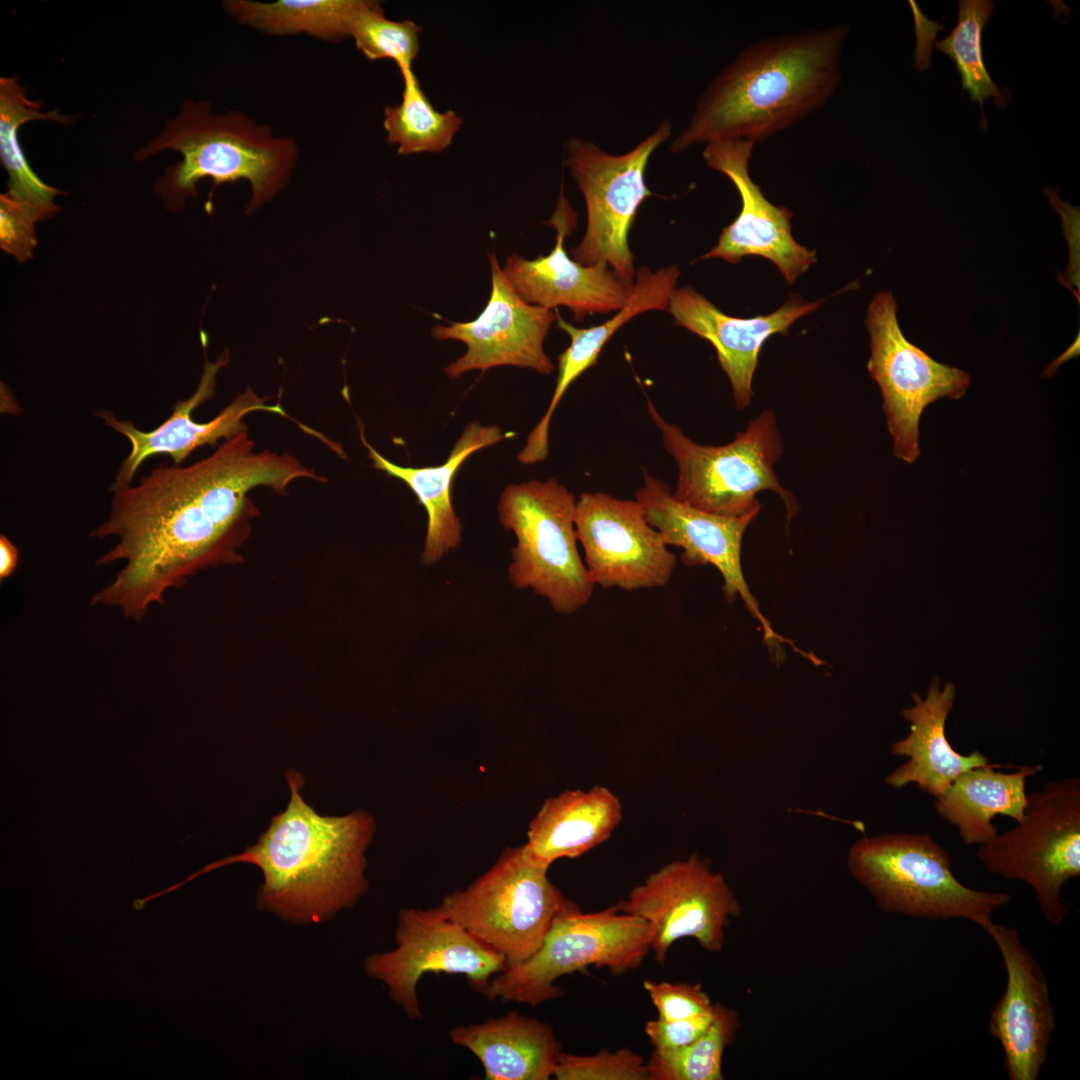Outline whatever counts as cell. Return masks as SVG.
Segmentation results:
<instances>
[{"label":"cell","mask_w":1080,"mask_h":1080,"mask_svg":"<svg viewBox=\"0 0 1080 1080\" xmlns=\"http://www.w3.org/2000/svg\"><path fill=\"white\" fill-rule=\"evenodd\" d=\"M326 479L295 456L255 451L248 430L190 465H160L138 483L111 491L107 518L92 537L116 538L97 566L123 561L92 605L119 608L142 620L165 592L197 570L230 562L257 512L247 495L259 486L285 493L295 480Z\"/></svg>","instance_id":"obj_1"},{"label":"cell","mask_w":1080,"mask_h":1080,"mask_svg":"<svg viewBox=\"0 0 1080 1080\" xmlns=\"http://www.w3.org/2000/svg\"><path fill=\"white\" fill-rule=\"evenodd\" d=\"M848 30L807 29L745 47L706 86L670 152L721 140L760 143L823 107L841 82Z\"/></svg>","instance_id":"obj_2"},{"label":"cell","mask_w":1080,"mask_h":1080,"mask_svg":"<svg viewBox=\"0 0 1080 1080\" xmlns=\"http://www.w3.org/2000/svg\"><path fill=\"white\" fill-rule=\"evenodd\" d=\"M290 800L243 853L211 864L249 862L263 875L257 907L292 924L327 921L368 889L365 852L375 819L364 810L324 816L304 800L302 775L286 772Z\"/></svg>","instance_id":"obj_3"},{"label":"cell","mask_w":1080,"mask_h":1080,"mask_svg":"<svg viewBox=\"0 0 1080 1080\" xmlns=\"http://www.w3.org/2000/svg\"><path fill=\"white\" fill-rule=\"evenodd\" d=\"M168 149L179 152L182 160L171 166L162 180L166 196L180 200L195 194V186L203 178H211L213 188L245 179L252 188L247 213L286 184L299 155L293 139L274 136L269 126L237 111L215 114L210 102L192 100H186L163 131L135 157L142 160Z\"/></svg>","instance_id":"obj_4"},{"label":"cell","mask_w":1080,"mask_h":1080,"mask_svg":"<svg viewBox=\"0 0 1080 1080\" xmlns=\"http://www.w3.org/2000/svg\"><path fill=\"white\" fill-rule=\"evenodd\" d=\"M951 866L947 851L927 833L865 836L847 856L851 876L883 912L927 920L961 918L987 928L992 913L1011 896L969 888Z\"/></svg>","instance_id":"obj_5"},{"label":"cell","mask_w":1080,"mask_h":1080,"mask_svg":"<svg viewBox=\"0 0 1080 1080\" xmlns=\"http://www.w3.org/2000/svg\"><path fill=\"white\" fill-rule=\"evenodd\" d=\"M576 502L567 487L550 478L508 485L497 506L499 522L516 537L511 585L530 589L562 615L585 607L595 588L577 547Z\"/></svg>","instance_id":"obj_6"},{"label":"cell","mask_w":1080,"mask_h":1080,"mask_svg":"<svg viewBox=\"0 0 1080 1080\" xmlns=\"http://www.w3.org/2000/svg\"><path fill=\"white\" fill-rule=\"evenodd\" d=\"M648 411L661 433L666 452L678 467L673 496L697 509L724 516L758 514L757 494L771 490L783 500L788 519L797 510L794 496L774 473L783 452L776 417L765 410L728 444L700 445L681 428L667 422L647 400Z\"/></svg>","instance_id":"obj_7"},{"label":"cell","mask_w":1080,"mask_h":1080,"mask_svg":"<svg viewBox=\"0 0 1080 1080\" xmlns=\"http://www.w3.org/2000/svg\"><path fill=\"white\" fill-rule=\"evenodd\" d=\"M549 868L506 848L483 875L445 895L435 908L501 954L507 967L533 955L555 920L579 911L549 880Z\"/></svg>","instance_id":"obj_8"},{"label":"cell","mask_w":1080,"mask_h":1080,"mask_svg":"<svg viewBox=\"0 0 1080 1080\" xmlns=\"http://www.w3.org/2000/svg\"><path fill=\"white\" fill-rule=\"evenodd\" d=\"M976 855L990 873L1028 884L1043 916L1062 924L1069 914L1062 888L1080 876V779L1048 781L1027 794L1017 826L980 845Z\"/></svg>","instance_id":"obj_9"},{"label":"cell","mask_w":1080,"mask_h":1080,"mask_svg":"<svg viewBox=\"0 0 1080 1080\" xmlns=\"http://www.w3.org/2000/svg\"><path fill=\"white\" fill-rule=\"evenodd\" d=\"M650 950L642 918L617 905L596 913L575 911L557 918L538 950L493 976L482 994L535 1007L561 996L554 982L563 975L591 965L624 974L639 967Z\"/></svg>","instance_id":"obj_10"},{"label":"cell","mask_w":1080,"mask_h":1080,"mask_svg":"<svg viewBox=\"0 0 1080 1080\" xmlns=\"http://www.w3.org/2000/svg\"><path fill=\"white\" fill-rule=\"evenodd\" d=\"M672 129V123L664 119L649 136L620 155L610 154L590 140L567 141L565 163L587 208L586 232L570 250L575 261L584 266H609L624 282L634 284L628 233L640 205L653 195L645 183L648 161L670 138Z\"/></svg>","instance_id":"obj_11"},{"label":"cell","mask_w":1080,"mask_h":1080,"mask_svg":"<svg viewBox=\"0 0 1080 1080\" xmlns=\"http://www.w3.org/2000/svg\"><path fill=\"white\" fill-rule=\"evenodd\" d=\"M865 323L871 339L867 369L881 389L893 452L912 464L920 453L919 421L925 408L943 397L960 399L971 378L966 371L935 361L904 337L890 292L874 297Z\"/></svg>","instance_id":"obj_12"},{"label":"cell","mask_w":1080,"mask_h":1080,"mask_svg":"<svg viewBox=\"0 0 1080 1080\" xmlns=\"http://www.w3.org/2000/svg\"><path fill=\"white\" fill-rule=\"evenodd\" d=\"M395 943L391 950L368 955L363 969L385 985L388 997L413 1020L422 1017L417 985L423 975H465L471 988L483 993L492 977L507 968L501 954L435 907L401 909Z\"/></svg>","instance_id":"obj_13"},{"label":"cell","mask_w":1080,"mask_h":1080,"mask_svg":"<svg viewBox=\"0 0 1080 1080\" xmlns=\"http://www.w3.org/2000/svg\"><path fill=\"white\" fill-rule=\"evenodd\" d=\"M617 907L646 922L650 949L660 965L672 944L684 937L696 939L709 952H720L726 928L741 913L724 877L697 854L661 867Z\"/></svg>","instance_id":"obj_14"},{"label":"cell","mask_w":1080,"mask_h":1080,"mask_svg":"<svg viewBox=\"0 0 1080 1080\" xmlns=\"http://www.w3.org/2000/svg\"><path fill=\"white\" fill-rule=\"evenodd\" d=\"M574 524L594 586L632 592L670 582L676 556L636 500L584 492L576 502Z\"/></svg>","instance_id":"obj_15"},{"label":"cell","mask_w":1080,"mask_h":1080,"mask_svg":"<svg viewBox=\"0 0 1080 1080\" xmlns=\"http://www.w3.org/2000/svg\"><path fill=\"white\" fill-rule=\"evenodd\" d=\"M644 484L635 493L647 522L657 529L668 546L683 550L685 566L713 565L723 577V593L728 602L739 596L759 622L769 646L793 645L776 633L761 613L745 581L741 565L744 532L758 514L740 517L706 512L677 500L669 485L643 472Z\"/></svg>","instance_id":"obj_16"},{"label":"cell","mask_w":1080,"mask_h":1080,"mask_svg":"<svg viewBox=\"0 0 1080 1080\" xmlns=\"http://www.w3.org/2000/svg\"><path fill=\"white\" fill-rule=\"evenodd\" d=\"M492 289L481 314L470 322L436 325V340H457L466 344V353L449 364L450 379L472 371L499 366L529 368L549 375L555 370L543 344L557 311L524 302L510 286L495 254H489Z\"/></svg>","instance_id":"obj_17"},{"label":"cell","mask_w":1080,"mask_h":1080,"mask_svg":"<svg viewBox=\"0 0 1080 1080\" xmlns=\"http://www.w3.org/2000/svg\"><path fill=\"white\" fill-rule=\"evenodd\" d=\"M755 144L746 140H721L705 145V164L726 175L741 198L737 218L722 229L717 245L700 259L721 258L736 264L745 256L772 261L789 284L816 262L814 251L795 241L791 233L792 213L766 199L749 175V160Z\"/></svg>","instance_id":"obj_18"},{"label":"cell","mask_w":1080,"mask_h":1080,"mask_svg":"<svg viewBox=\"0 0 1080 1080\" xmlns=\"http://www.w3.org/2000/svg\"><path fill=\"white\" fill-rule=\"evenodd\" d=\"M984 930L998 946L1007 972L1006 990L991 1011L989 1033L1002 1046L1010 1080H1037L1055 1027L1046 975L1015 928L992 922Z\"/></svg>","instance_id":"obj_19"},{"label":"cell","mask_w":1080,"mask_h":1080,"mask_svg":"<svg viewBox=\"0 0 1080 1080\" xmlns=\"http://www.w3.org/2000/svg\"><path fill=\"white\" fill-rule=\"evenodd\" d=\"M228 360L224 353L216 362L206 360L196 391L186 400L178 401L171 415L150 431L139 430L129 420H119L111 411L97 413L104 423L125 436L130 442V452L122 462L109 491L133 483L143 462L154 455H169L175 465L183 461L197 448L216 445L220 439H229L247 430L243 418L254 411H269L287 416L279 404L267 405L266 398L257 396L250 388L234 398L216 417L207 422H197L192 412L214 394L217 372Z\"/></svg>","instance_id":"obj_20"},{"label":"cell","mask_w":1080,"mask_h":1080,"mask_svg":"<svg viewBox=\"0 0 1080 1080\" xmlns=\"http://www.w3.org/2000/svg\"><path fill=\"white\" fill-rule=\"evenodd\" d=\"M551 221L557 236L548 255L534 260L517 254L507 257L502 272L513 290L531 305L547 309L566 306L576 321L588 314L621 309L633 285L624 282L609 266H584L565 251L564 238L574 228L575 214L563 197Z\"/></svg>","instance_id":"obj_21"},{"label":"cell","mask_w":1080,"mask_h":1080,"mask_svg":"<svg viewBox=\"0 0 1080 1080\" xmlns=\"http://www.w3.org/2000/svg\"><path fill=\"white\" fill-rule=\"evenodd\" d=\"M821 302H804L792 294L771 314L740 318L726 315L692 287H683L674 290L667 311L675 324L713 345L730 380L736 408L744 409L753 396L752 379L765 341L774 334H786L796 320L816 310Z\"/></svg>","instance_id":"obj_22"},{"label":"cell","mask_w":1080,"mask_h":1080,"mask_svg":"<svg viewBox=\"0 0 1080 1080\" xmlns=\"http://www.w3.org/2000/svg\"><path fill=\"white\" fill-rule=\"evenodd\" d=\"M955 699V686L948 682L940 688L937 679L925 698L912 694L913 705L902 711V717L910 723V733L891 746L893 755L906 757L907 761L886 776L888 786L901 789L916 784L936 798L965 771L990 763L977 750L964 755L949 743L945 725Z\"/></svg>","instance_id":"obj_23"},{"label":"cell","mask_w":1080,"mask_h":1080,"mask_svg":"<svg viewBox=\"0 0 1080 1080\" xmlns=\"http://www.w3.org/2000/svg\"><path fill=\"white\" fill-rule=\"evenodd\" d=\"M360 429L361 441L373 467L403 481L425 508L428 521L421 561L431 565L455 549L462 540V525L451 502V486L464 461L474 452L506 438L497 425L470 422L455 442L447 460L438 466L404 467L375 450Z\"/></svg>","instance_id":"obj_24"},{"label":"cell","mask_w":1080,"mask_h":1080,"mask_svg":"<svg viewBox=\"0 0 1080 1080\" xmlns=\"http://www.w3.org/2000/svg\"><path fill=\"white\" fill-rule=\"evenodd\" d=\"M622 819L618 797L608 788L566 790L546 799L529 824L524 852L549 868L561 858H577L606 841Z\"/></svg>","instance_id":"obj_25"},{"label":"cell","mask_w":1080,"mask_h":1080,"mask_svg":"<svg viewBox=\"0 0 1080 1080\" xmlns=\"http://www.w3.org/2000/svg\"><path fill=\"white\" fill-rule=\"evenodd\" d=\"M448 1034L455 1045L480 1060L485 1078L490 1080H547L562 1052L547 1023L516 1011L483 1023L453 1027Z\"/></svg>","instance_id":"obj_26"},{"label":"cell","mask_w":1080,"mask_h":1080,"mask_svg":"<svg viewBox=\"0 0 1080 1080\" xmlns=\"http://www.w3.org/2000/svg\"><path fill=\"white\" fill-rule=\"evenodd\" d=\"M1003 767L989 763L971 768L935 798L936 813L958 829L966 845H982L991 840L998 833L992 823L996 815L1019 822L1024 814L1026 782L1040 772L1042 766L1023 765L1012 772L999 770Z\"/></svg>","instance_id":"obj_27"},{"label":"cell","mask_w":1080,"mask_h":1080,"mask_svg":"<svg viewBox=\"0 0 1080 1080\" xmlns=\"http://www.w3.org/2000/svg\"><path fill=\"white\" fill-rule=\"evenodd\" d=\"M625 305L613 317L597 326L579 329L566 322L557 311L558 327L571 338L570 345L558 356V376L553 393L560 400L569 386L588 368L597 363L598 356L615 331L639 313L667 310L680 271L676 266L656 272L640 268Z\"/></svg>","instance_id":"obj_28"},{"label":"cell","mask_w":1080,"mask_h":1080,"mask_svg":"<svg viewBox=\"0 0 1080 1080\" xmlns=\"http://www.w3.org/2000/svg\"><path fill=\"white\" fill-rule=\"evenodd\" d=\"M67 123L69 116L57 110L41 112V103L25 95L15 77L0 78V158L9 176L8 192L36 208L47 219L60 211L54 198L60 191L44 183L30 168L21 149L19 128L32 120Z\"/></svg>","instance_id":"obj_29"},{"label":"cell","mask_w":1080,"mask_h":1080,"mask_svg":"<svg viewBox=\"0 0 1080 1080\" xmlns=\"http://www.w3.org/2000/svg\"><path fill=\"white\" fill-rule=\"evenodd\" d=\"M361 0H229L223 4L238 23L272 35L305 33L336 42L350 36Z\"/></svg>","instance_id":"obj_30"},{"label":"cell","mask_w":1080,"mask_h":1080,"mask_svg":"<svg viewBox=\"0 0 1080 1080\" xmlns=\"http://www.w3.org/2000/svg\"><path fill=\"white\" fill-rule=\"evenodd\" d=\"M404 79L402 101L384 109L383 126L390 144L398 153L440 152L446 149L462 124L454 111H436L412 70L401 73Z\"/></svg>","instance_id":"obj_31"},{"label":"cell","mask_w":1080,"mask_h":1080,"mask_svg":"<svg viewBox=\"0 0 1080 1080\" xmlns=\"http://www.w3.org/2000/svg\"><path fill=\"white\" fill-rule=\"evenodd\" d=\"M958 23L951 33L936 42V48L948 55L960 74L963 90L972 102H978L982 111L986 99L993 98L998 108H1004L1010 99L1008 91L1000 90L993 82L983 59L982 32L994 8L989 0H960Z\"/></svg>","instance_id":"obj_32"},{"label":"cell","mask_w":1080,"mask_h":1080,"mask_svg":"<svg viewBox=\"0 0 1080 1080\" xmlns=\"http://www.w3.org/2000/svg\"><path fill=\"white\" fill-rule=\"evenodd\" d=\"M740 1027L736 1011L720 1005L711 1026L690 1044L654 1049L646 1063L649 1080H722V1059Z\"/></svg>","instance_id":"obj_33"},{"label":"cell","mask_w":1080,"mask_h":1080,"mask_svg":"<svg viewBox=\"0 0 1080 1080\" xmlns=\"http://www.w3.org/2000/svg\"><path fill=\"white\" fill-rule=\"evenodd\" d=\"M421 28L410 20L388 19L375 1L361 0L352 19L350 37L368 59H391L400 72L411 69L419 51Z\"/></svg>","instance_id":"obj_34"},{"label":"cell","mask_w":1080,"mask_h":1080,"mask_svg":"<svg viewBox=\"0 0 1080 1080\" xmlns=\"http://www.w3.org/2000/svg\"><path fill=\"white\" fill-rule=\"evenodd\" d=\"M553 1076L558 1080H649L643 1058L627 1048L590 1056L561 1052Z\"/></svg>","instance_id":"obj_35"},{"label":"cell","mask_w":1080,"mask_h":1080,"mask_svg":"<svg viewBox=\"0 0 1080 1080\" xmlns=\"http://www.w3.org/2000/svg\"><path fill=\"white\" fill-rule=\"evenodd\" d=\"M46 218L8 191L0 195V247L19 262L32 257L37 245L35 224Z\"/></svg>","instance_id":"obj_36"},{"label":"cell","mask_w":1080,"mask_h":1080,"mask_svg":"<svg viewBox=\"0 0 1080 1080\" xmlns=\"http://www.w3.org/2000/svg\"><path fill=\"white\" fill-rule=\"evenodd\" d=\"M644 989L649 994L664 1022L694 1017L713 1008L714 1004L700 985L689 983H655L646 980Z\"/></svg>","instance_id":"obj_37"},{"label":"cell","mask_w":1080,"mask_h":1080,"mask_svg":"<svg viewBox=\"0 0 1080 1080\" xmlns=\"http://www.w3.org/2000/svg\"><path fill=\"white\" fill-rule=\"evenodd\" d=\"M720 1009L714 1004L709 1011L687 1019L664 1022L659 1019L649 1020L645 1033L654 1049H669L684 1046L698 1039L716 1019Z\"/></svg>","instance_id":"obj_38"},{"label":"cell","mask_w":1080,"mask_h":1080,"mask_svg":"<svg viewBox=\"0 0 1080 1080\" xmlns=\"http://www.w3.org/2000/svg\"><path fill=\"white\" fill-rule=\"evenodd\" d=\"M19 561V553L16 546L7 536H0V579H6L16 569Z\"/></svg>","instance_id":"obj_39"},{"label":"cell","mask_w":1080,"mask_h":1080,"mask_svg":"<svg viewBox=\"0 0 1080 1080\" xmlns=\"http://www.w3.org/2000/svg\"><path fill=\"white\" fill-rule=\"evenodd\" d=\"M1076 351L1079 352V336L1077 337V340L1073 343V345L1068 350H1066L1061 357L1055 360V362L1048 367V369L1046 370V375H1052L1053 369L1056 371L1058 366L1063 361L1068 360L1070 357L1076 356V354H1078L1076 353Z\"/></svg>","instance_id":"obj_40"}]
</instances>
